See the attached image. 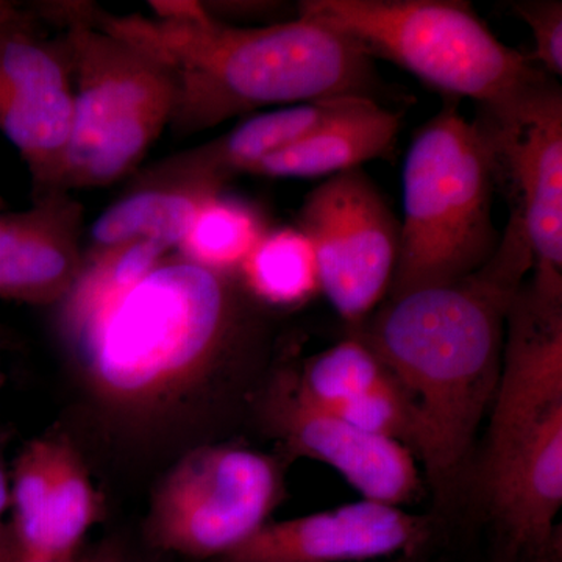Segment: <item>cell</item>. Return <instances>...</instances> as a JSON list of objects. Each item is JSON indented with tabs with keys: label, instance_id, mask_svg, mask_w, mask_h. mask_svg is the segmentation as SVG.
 Segmentation results:
<instances>
[{
	"label": "cell",
	"instance_id": "6da1fadb",
	"mask_svg": "<svg viewBox=\"0 0 562 562\" xmlns=\"http://www.w3.org/2000/svg\"><path fill=\"white\" fill-rule=\"evenodd\" d=\"M532 271L530 246L512 211L494 255L479 271L386 299L360 336L406 392L419 424L416 458L441 505L471 465L480 422L501 379L506 319Z\"/></svg>",
	"mask_w": 562,
	"mask_h": 562
},
{
	"label": "cell",
	"instance_id": "7a4b0ae2",
	"mask_svg": "<svg viewBox=\"0 0 562 562\" xmlns=\"http://www.w3.org/2000/svg\"><path fill=\"white\" fill-rule=\"evenodd\" d=\"M155 16H85L161 63L176 83L171 124L195 133L265 109L335 98H372L373 60L306 18L257 27L216 20L198 2H155Z\"/></svg>",
	"mask_w": 562,
	"mask_h": 562
},
{
	"label": "cell",
	"instance_id": "3957f363",
	"mask_svg": "<svg viewBox=\"0 0 562 562\" xmlns=\"http://www.w3.org/2000/svg\"><path fill=\"white\" fill-rule=\"evenodd\" d=\"M63 319L92 382L122 402L205 379L244 335L231 279L181 257L166 258L120 294L65 310Z\"/></svg>",
	"mask_w": 562,
	"mask_h": 562
},
{
	"label": "cell",
	"instance_id": "277c9868",
	"mask_svg": "<svg viewBox=\"0 0 562 562\" xmlns=\"http://www.w3.org/2000/svg\"><path fill=\"white\" fill-rule=\"evenodd\" d=\"M480 486L505 552L530 554L562 505V303L524 283L506 319Z\"/></svg>",
	"mask_w": 562,
	"mask_h": 562
},
{
	"label": "cell",
	"instance_id": "5b68a950",
	"mask_svg": "<svg viewBox=\"0 0 562 562\" xmlns=\"http://www.w3.org/2000/svg\"><path fill=\"white\" fill-rule=\"evenodd\" d=\"M297 13L452 101L479 103L490 124L513 120L557 85L461 0H305Z\"/></svg>",
	"mask_w": 562,
	"mask_h": 562
},
{
	"label": "cell",
	"instance_id": "8992f818",
	"mask_svg": "<svg viewBox=\"0 0 562 562\" xmlns=\"http://www.w3.org/2000/svg\"><path fill=\"white\" fill-rule=\"evenodd\" d=\"M498 162L486 128L450 102L414 136L403 166L401 250L387 299L479 271L501 241Z\"/></svg>",
	"mask_w": 562,
	"mask_h": 562
},
{
	"label": "cell",
	"instance_id": "52a82bcc",
	"mask_svg": "<svg viewBox=\"0 0 562 562\" xmlns=\"http://www.w3.org/2000/svg\"><path fill=\"white\" fill-rule=\"evenodd\" d=\"M60 16L77 83L60 190L106 187L135 169L172 121L176 83L161 63L92 24L81 7Z\"/></svg>",
	"mask_w": 562,
	"mask_h": 562
},
{
	"label": "cell",
	"instance_id": "ba28073f",
	"mask_svg": "<svg viewBox=\"0 0 562 562\" xmlns=\"http://www.w3.org/2000/svg\"><path fill=\"white\" fill-rule=\"evenodd\" d=\"M283 497L280 465L246 447H202L161 484L149 519L168 552L224 558L269 522Z\"/></svg>",
	"mask_w": 562,
	"mask_h": 562
},
{
	"label": "cell",
	"instance_id": "9c48e42d",
	"mask_svg": "<svg viewBox=\"0 0 562 562\" xmlns=\"http://www.w3.org/2000/svg\"><path fill=\"white\" fill-rule=\"evenodd\" d=\"M297 227L312 243L321 294L355 330L390 294L401 220L360 168L328 177L310 191Z\"/></svg>",
	"mask_w": 562,
	"mask_h": 562
},
{
	"label": "cell",
	"instance_id": "30bf717a",
	"mask_svg": "<svg viewBox=\"0 0 562 562\" xmlns=\"http://www.w3.org/2000/svg\"><path fill=\"white\" fill-rule=\"evenodd\" d=\"M513 181L532 257V291L562 302V94L558 85L505 124L480 121Z\"/></svg>",
	"mask_w": 562,
	"mask_h": 562
},
{
	"label": "cell",
	"instance_id": "8fae6325",
	"mask_svg": "<svg viewBox=\"0 0 562 562\" xmlns=\"http://www.w3.org/2000/svg\"><path fill=\"white\" fill-rule=\"evenodd\" d=\"M265 408L273 432L292 454L330 465L364 501L405 508L424 494L419 461L408 447L362 431L308 401L294 371L273 380Z\"/></svg>",
	"mask_w": 562,
	"mask_h": 562
},
{
	"label": "cell",
	"instance_id": "7c38bea8",
	"mask_svg": "<svg viewBox=\"0 0 562 562\" xmlns=\"http://www.w3.org/2000/svg\"><path fill=\"white\" fill-rule=\"evenodd\" d=\"M441 519L362 501L327 512L268 522L222 562H376L422 557Z\"/></svg>",
	"mask_w": 562,
	"mask_h": 562
},
{
	"label": "cell",
	"instance_id": "4fadbf2b",
	"mask_svg": "<svg viewBox=\"0 0 562 562\" xmlns=\"http://www.w3.org/2000/svg\"><path fill=\"white\" fill-rule=\"evenodd\" d=\"M10 494L20 562L72 560L95 517L94 491L76 453L66 443L32 442Z\"/></svg>",
	"mask_w": 562,
	"mask_h": 562
},
{
	"label": "cell",
	"instance_id": "5bb4252c",
	"mask_svg": "<svg viewBox=\"0 0 562 562\" xmlns=\"http://www.w3.org/2000/svg\"><path fill=\"white\" fill-rule=\"evenodd\" d=\"M81 206L68 192L38 195L32 209L0 214V299L47 305L72 290L83 265Z\"/></svg>",
	"mask_w": 562,
	"mask_h": 562
},
{
	"label": "cell",
	"instance_id": "9a60e30c",
	"mask_svg": "<svg viewBox=\"0 0 562 562\" xmlns=\"http://www.w3.org/2000/svg\"><path fill=\"white\" fill-rule=\"evenodd\" d=\"M353 99L295 103L257 114L220 138L150 166L136 177L132 190L155 187L221 190L233 176L250 173L266 158L305 138Z\"/></svg>",
	"mask_w": 562,
	"mask_h": 562
},
{
	"label": "cell",
	"instance_id": "2e32d148",
	"mask_svg": "<svg viewBox=\"0 0 562 562\" xmlns=\"http://www.w3.org/2000/svg\"><path fill=\"white\" fill-rule=\"evenodd\" d=\"M398 131L397 113L376 99L355 98L316 131L266 158L250 173L273 179H328L390 155Z\"/></svg>",
	"mask_w": 562,
	"mask_h": 562
},
{
	"label": "cell",
	"instance_id": "e0dca14e",
	"mask_svg": "<svg viewBox=\"0 0 562 562\" xmlns=\"http://www.w3.org/2000/svg\"><path fill=\"white\" fill-rule=\"evenodd\" d=\"M217 190L155 187L132 190L92 224L90 250L147 241L179 250L199 206Z\"/></svg>",
	"mask_w": 562,
	"mask_h": 562
},
{
	"label": "cell",
	"instance_id": "ac0fdd59",
	"mask_svg": "<svg viewBox=\"0 0 562 562\" xmlns=\"http://www.w3.org/2000/svg\"><path fill=\"white\" fill-rule=\"evenodd\" d=\"M238 276L251 297L273 308H299L321 294L313 246L297 225L266 232Z\"/></svg>",
	"mask_w": 562,
	"mask_h": 562
},
{
	"label": "cell",
	"instance_id": "d6986e66",
	"mask_svg": "<svg viewBox=\"0 0 562 562\" xmlns=\"http://www.w3.org/2000/svg\"><path fill=\"white\" fill-rule=\"evenodd\" d=\"M266 232L257 209L220 191L199 206L179 254L183 260L231 279L238 276Z\"/></svg>",
	"mask_w": 562,
	"mask_h": 562
},
{
	"label": "cell",
	"instance_id": "ffe728a7",
	"mask_svg": "<svg viewBox=\"0 0 562 562\" xmlns=\"http://www.w3.org/2000/svg\"><path fill=\"white\" fill-rule=\"evenodd\" d=\"M294 375L302 394L327 409L338 408L394 380L375 351L355 333L314 355L302 369H294Z\"/></svg>",
	"mask_w": 562,
	"mask_h": 562
},
{
	"label": "cell",
	"instance_id": "44dd1931",
	"mask_svg": "<svg viewBox=\"0 0 562 562\" xmlns=\"http://www.w3.org/2000/svg\"><path fill=\"white\" fill-rule=\"evenodd\" d=\"M330 412L362 431L403 443L416 457L419 424L413 403L397 380Z\"/></svg>",
	"mask_w": 562,
	"mask_h": 562
},
{
	"label": "cell",
	"instance_id": "7402d4cb",
	"mask_svg": "<svg viewBox=\"0 0 562 562\" xmlns=\"http://www.w3.org/2000/svg\"><path fill=\"white\" fill-rule=\"evenodd\" d=\"M514 13L527 24L535 49L532 65L550 77L562 74V2L561 0H524L514 3Z\"/></svg>",
	"mask_w": 562,
	"mask_h": 562
},
{
	"label": "cell",
	"instance_id": "603a6c76",
	"mask_svg": "<svg viewBox=\"0 0 562 562\" xmlns=\"http://www.w3.org/2000/svg\"><path fill=\"white\" fill-rule=\"evenodd\" d=\"M524 562H562V532L561 527L558 525L553 535L542 543L541 547L525 554Z\"/></svg>",
	"mask_w": 562,
	"mask_h": 562
},
{
	"label": "cell",
	"instance_id": "cb8c5ba5",
	"mask_svg": "<svg viewBox=\"0 0 562 562\" xmlns=\"http://www.w3.org/2000/svg\"><path fill=\"white\" fill-rule=\"evenodd\" d=\"M0 562H20L16 542L7 538L2 530H0Z\"/></svg>",
	"mask_w": 562,
	"mask_h": 562
},
{
	"label": "cell",
	"instance_id": "d4e9b609",
	"mask_svg": "<svg viewBox=\"0 0 562 562\" xmlns=\"http://www.w3.org/2000/svg\"><path fill=\"white\" fill-rule=\"evenodd\" d=\"M11 505L10 484L7 480L5 472H3L2 465H0V520H2L3 513ZM2 530V528H0Z\"/></svg>",
	"mask_w": 562,
	"mask_h": 562
},
{
	"label": "cell",
	"instance_id": "484cf974",
	"mask_svg": "<svg viewBox=\"0 0 562 562\" xmlns=\"http://www.w3.org/2000/svg\"><path fill=\"white\" fill-rule=\"evenodd\" d=\"M492 562H524L522 557H517V554L503 552V550H498L497 557L494 558Z\"/></svg>",
	"mask_w": 562,
	"mask_h": 562
},
{
	"label": "cell",
	"instance_id": "4316f807",
	"mask_svg": "<svg viewBox=\"0 0 562 562\" xmlns=\"http://www.w3.org/2000/svg\"><path fill=\"white\" fill-rule=\"evenodd\" d=\"M425 558H427V554H422V557H398L392 558V560L376 562H425Z\"/></svg>",
	"mask_w": 562,
	"mask_h": 562
},
{
	"label": "cell",
	"instance_id": "83f0119b",
	"mask_svg": "<svg viewBox=\"0 0 562 562\" xmlns=\"http://www.w3.org/2000/svg\"><path fill=\"white\" fill-rule=\"evenodd\" d=\"M94 562H122V561L117 560V558H114V557H102V558H99V560H95Z\"/></svg>",
	"mask_w": 562,
	"mask_h": 562
},
{
	"label": "cell",
	"instance_id": "f1b7e54d",
	"mask_svg": "<svg viewBox=\"0 0 562 562\" xmlns=\"http://www.w3.org/2000/svg\"><path fill=\"white\" fill-rule=\"evenodd\" d=\"M41 562H72V560H65V561H41Z\"/></svg>",
	"mask_w": 562,
	"mask_h": 562
}]
</instances>
